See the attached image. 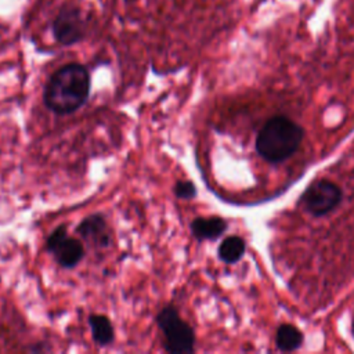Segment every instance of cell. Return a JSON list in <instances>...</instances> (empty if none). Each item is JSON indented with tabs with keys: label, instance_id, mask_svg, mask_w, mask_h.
<instances>
[{
	"label": "cell",
	"instance_id": "1",
	"mask_svg": "<svg viewBox=\"0 0 354 354\" xmlns=\"http://www.w3.org/2000/svg\"><path fill=\"white\" fill-rule=\"evenodd\" d=\"M90 93V75L80 64H68L51 75L44 102L55 113H71L84 104Z\"/></svg>",
	"mask_w": 354,
	"mask_h": 354
},
{
	"label": "cell",
	"instance_id": "2",
	"mask_svg": "<svg viewBox=\"0 0 354 354\" xmlns=\"http://www.w3.org/2000/svg\"><path fill=\"white\" fill-rule=\"evenodd\" d=\"M303 129L286 116H274L260 129L256 138V149L261 158L271 163L282 162L299 148L303 140Z\"/></svg>",
	"mask_w": 354,
	"mask_h": 354
},
{
	"label": "cell",
	"instance_id": "3",
	"mask_svg": "<svg viewBox=\"0 0 354 354\" xmlns=\"http://www.w3.org/2000/svg\"><path fill=\"white\" fill-rule=\"evenodd\" d=\"M156 322L163 333V346L173 354L192 353L195 335L192 328L180 318L173 306H165L156 315Z\"/></svg>",
	"mask_w": 354,
	"mask_h": 354
},
{
	"label": "cell",
	"instance_id": "4",
	"mask_svg": "<svg viewBox=\"0 0 354 354\" xmlns=\"http://www.w3.org/2000/svg\"><path fill=\"white\" fill-rule=\"evenodd\" d=\"M340 198L342 191L336 184L328 180H319L308 185L301 195V203L313 216H324L339 205Z\"/></svg>",
	"mask_w": 354,
	"mask_h": 354
},
{
	"label": "cell",
	"instance_id": "5",
	"mask_svg": "<svg viewBox=\"0 0 354 354\" xmlns=\"http://www.w3.org/2000/svg\"><path fill=\"white\" fill-rule=\"evenodd\" d=\"M47 250L64 268L76 266L83 257V245L80 241L68 235L65 225L57 227L50 234L47 238Z\"/></svg>",
	"mask_w": 354,
	"mask_h": 354
},
{
	"label": "cell",
	"instance_id": "6",
	"mask_svg": "<svg viewBox=\"0 0 354 354\" xmlns=\"http://www.w3.org/2000/svg\"><path fill=\"white\" fill-rule=\"evenodd\" d=\"M53 33L58 43L71 46L84 36V21L79 8L66 6L64 7L53 22Z\"/></svg>",
	"mask_w": 354,
	"mask_h": 354
},
{
	"label": "cell",
	"instance_id": "7",
	"mask_svg": "<svg viewBox=\"0 0 354 354\" xmlns=\"http://www.w3.org/2000/svg\"><path fill=\"white\" fill-rule=\"evenodd\" d=\"M76 232L90 245L98 248H105L111 243V232L108 230L106 221L100 214H91L82 220L77 225Z\"/></svg>",
	"mask_w": 354,
	"mask_h": 354
},
{
	"label": "cell",
	"instance_id": "8",
	"mask_svg": "<svg viewBox=\"0 0 354 354\" xmlns=\"http://www.w3.org/2000/svg\"><path fill=\"white\" fill-rule=\"evenodd\" d=\"M227 230L225 220L220 217H198L191 223V231L195 238L216 239Z\"/></svg>",
	"mask_w": 354,
	"mask_h": 354
},
{
	"label": "cell",
	"instance_id": "9",
	"mask_svg": "<svg viewBox=\"0 0 354 354\" xmlns=\"http://www.w3.org/2000/svg\"><path fill=\"white\" fill-rule=\"evenodd\" d=\"M88 325L91 328L93 339L98 346H106L113 340V326L105 315L91 314L88 317Z\"/></svg>",
	"mask_w": 354,
	"mask_h": 354
},
{
	"label": "cell",
	"instance_id": "10",
	"mask_svg": "<svg viewBox=\"0 0 354 354\" xmlns=\"http://www.w3.org/2000/svg\"><path fill=\"white\" fill-rule=\"evenodd\" d=\"M277 347L281 351H293L299 348L303 343V333L289 324H282L277 329Z\"/></svg>",
	"mask_w": 354,
	"mask_h": 354
},
{
	"label": "cell",
	"instance_id": "11",
	"mask_svg": "<svg viewBox=\"0 0 354 354\" xmlns=\"http://www.w3.org/2000/svg\"><path fill=\"white\" fill-rule=\"evenodd\" d=\"M246 249L245 241L239 236H228L225 238L220 246H218V257L227 263V264H234L238 260H241V257L243 256Z\"/></svg>",
	"mask_w": 354,
	"mask_h": 354
},
{
	"label": "cell",
	"instance_id": "12",
	"mask_svg": "<svg viewBox=\"0 0 354 354\" xmlns=\"http://www.w3.org/2000/svg\"><path fill=\"white\" fill-rule=\"evenodd\" d=\"M174 194L181 199H191L196 195V188H195L194 183H191L188 180H180L174 185Z\"/></svg>",
	"mask_w": 354,
	"mask_h": 354
}]
</instances>
